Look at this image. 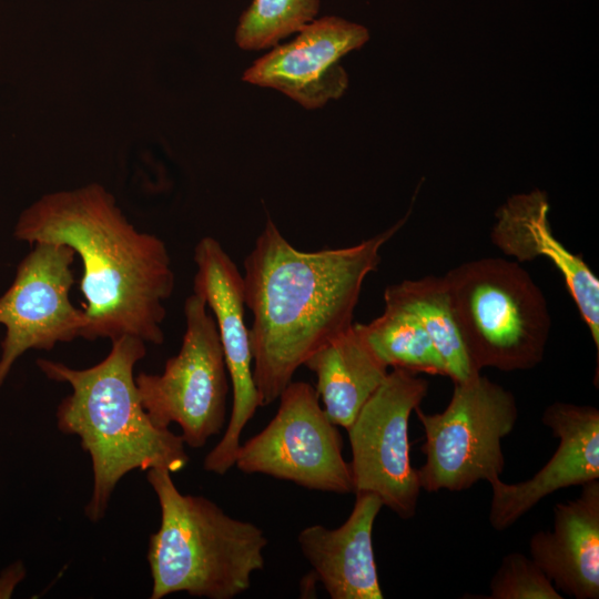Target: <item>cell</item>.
<instances>
[{
	"label": "cell",
	"instance_id": "cell-1",
	"mask_svg": "<svg viewBox=\"0 0 599 599\" xmlns=\"http://www.w3.org/2000/svg\"><path fill=\"white\" fill-rule=\"evenodd\" d=\"M406 222L347 247L296 250L267 220L244 260L245 306L261 407L278 399L296 369L353 324L366 276L380 248Z\"/></svg>",
	"mask_w": 599,
	"mask_h": 599
},
{
	"label": "cell",
	"instance_id": "cell-2",
	"mask_svg": "<svg viewBox=\"0 0 599 599\" xmlns=\"http://www.w3.org/2000/svg\"><path fill=\"white\" fill-rule=\"evenodd\" d=\"M13 235L31 245L63 244L80 256L81 337L112 342L131 335L163 343L164 302L175 285L166 245L138 231L102 185L43 195L21 213Z\"/></svg>",
	"mask_w": 599,
	"mask_h": 599
},
{
	"label": "cell",
	"instance_id": "cell-3",
	"mask_svg": "<svg viewBox=\"0 0 599 599\" xmlns=\"http://www.w3.org/2000/svg\"><path fill=\"white\" fill-rule=\"evenodd\" d=\"M145 355L143 339L124 335L89 368L37 359L49 379L72 388L57 407V426L77 435L91 458L93 489L84 514L93 522L104 517L116 484L128 473L162 468L172 474L189 461L181 435L156 427L141 404L133 369Z\"/></svg>",
	"mask_w": 599,
	"mask_h": 599
},
{
	"label": "cell",
	"instance_id": "cell-4",
	"mask_svg": "<svg viewBox=\"0 0 599 599\" xmlns=\"http://www.w3.org/2000/svg\"><path fill=\"white\" fill-rule=\"evenodd\" d=\"M146 479L161 509L160 527L148 548L150 598L184 591L232 599L245 592L252 575L264 569L268 542L264 531L229 516L203 496L180 493L166 469H148Z\"/></svg>",
	"mask_w": 599,
	"mask_h": 599
},
{
	"label": "cell",
	"instance_id": "cell-5",
	"mask_svg": "<svg viewBox=\"0 0 599 599\" xmlns=\"http://www.w3.org/2000/svg\"><path fill=\"white\" fill-rule=\"evenodd\" d=\"M444 278L475 373L528 370L542 362L550 313L542 291L517 261L481 257Z\"/></svg>",
	"mask_w": 599,
	"mask_h": 599
},
{
	"label": "cell",
	"instance_id": "cell-6",
	"mask_svg": "<svg viewBox=\"0 0 599 599\" xmlns=\"http://www.w3.org/2000/svg\"><path fill=\"white\" fill-rule=\"evenodd\" d=\"M453 383L443 412L414 410L425 437L417 476L427 493L463 491L500 477L506 463L501 440L518 419L515 395L480 373Z\"/></svg>",
	"mask_w": 599,
	"mask_h": 599
},
{
	"label": "cell",
	"instance_id": "cell-7",
	"mask_svg": "<svg viewBox=\"0 0 599 599\" xmlns=\"http://www.w3.org/2000/svg\"><path fill=\"white\" fill-rule=\"evenodd\" d=\"M184 316L179 353L162 374L141 372L134 380L151 422L159 428L177 424L184 444L200 448L224 427L227 369L214 316L201 295L185 300Z\"/></svg>",
	"mask_w": 599,
	"mask_h": 599
},
{
	"label": "cell",
	"instance_id": "cell-8",
	"mask_svg": "<svg viewBox=\"0 0 599 599\" xmlns=\"http://www.w3.org/2000/svg\"><path fill=\"white\" fill-rule=\"evenodd\" d=\"M428 387L417 374L392 368L346 429L353 493L376 495L402 519L415 516L422 490L410 463L408 429Z\"/></svg>",
	"mask_w": 599,
	"mask_h": 599
},
{
	"label": "cell",
	"instance_id": "cell-9",
	"mask_svg": "<svg viewBox=\"0 0 599 599\" xmlns=\"http://www.w3.org/2000/svg\"><path fill=\"white\" fill-rule=\"evenodd\" d=\"M311 384L291 382L281 393L271 422L240 445L234 465L242 473L267 475L306 489L353 493L338 426L329 420Z\"/></svg>",
	"mask_w": 599,
	"mask_h": 599
},
{
	"label": "cell",
	"instance_id": "cell-10",
	"mask_svg": "<svg viewBox=\"0 0 599 599\" xmlns=\"http://www.w3.org/2000/svg\"><path fill=\"white\" fill-rule=\"evenodd\" d=\"M74 251L63 244L39 242L20 262L10 287L0 296V387L14 362L28 349H45L81 337L83 309L73 306L71 264Z\"/></svg>",
	"mask_w": 599,
	"mask_h": 599
},
{
	"label": "cell",
	"instance_id": "cell-11",
	"mask_svg": "<svg viewBox=\"0 0 599 599\" xmlns=\"http://www.w3.org/2000/svg\"><path fill=\"white\" fill-rule=\"evenodd\" d=\"M193 293L213 313L232 385V409L226 430L203 461L204 470L226 474L235 461L241 435L260 405L253 377L250 329L244 321L243 275L219 241L202 237L194 248Z\"/></svg>",
	"mask_w": 599,
	"mask_h": 599
},
{
	"label": "cell",
	"instance_id": "cell-12",
	"mask_svg": "<svg viewBox=\"0 0 599 599\" xmlns=\"http://www.w3.org/2000/svg\"><path fill=\"white\" fill-rule=\"evenodd\" d=\"M540 419L558 438V446L531 478L516 484L504 483L500 477L488 481L493 491L488 520L496 531L514 526L555 491L599 479V409L554 402Z\"/></svg>",
	"mask_w": 599,
	"mask_h": 599
},
{
	"label": "cell",
	"instance_id": "cell-13",
	"mask_svg": "<svg viewBox=\"0 0 599 599\" xmlns=\"http://www.w3.org/2000/svg\"><path fill=\"white\" fill-rule=\"evenodd\" d=\"M368 38L366 28L338 17L313 20L293 41L256 60L243 80L276 89L306 109L319 108L345 92L348 78L338 61Z\"/></svg>",
	"mask_w": 599,
	"mask_h": 599
},
{
	"label": "cell",
	"instance_id": "cell-14",
	"mask_svg": "<svg viewBox=\"0 0 599 599\" xmlns=\"http://www.w3.org/2000/svg\"><path fill=\"white\" fill-rule=\"evenodd\" d=\"M545 192L516 194L496 212L490 232L494 245L518 263L548 260L561 274L566 287L599 354V280L581 255L570 252L554 234Z\"/></svg>",
	"mask_w": 599,
	"mask_h": 599
},
{
	"label": "cell",
	"instance_id": "cell-15",
	"mask_svg": "<svg viewBox=\"0 0 599 599\" xmlns=\"http://www.w3.org/2000/svg\"><path fill=\"white\" fill-rule=\"evenodd\" d=\"M383 507L376 495L358 494L339 527L312 525L300 531V549L332 599H383L373 548L374 522Z\"/></svg>",
	"mask_w": 599,
	"mask_h": 599
},
{
	"label": "cell",
	"instance_id": "cell-16",
	"mask_svg": "<svg viewBox=\"0 0 599 599\" xmlns=\"http://www.w3.org/2000/svg\"><path fill=\"white\" fill-rule=\"evenodd\" d=\"M530 558L555 588L576 599L599 598V479L554 507V529L529 540Z\"/></svg>",
	"mask_w": 599,
	"mask_h": 599
},
{
	"label": "cell",
	"instance_id": "cell-17",
	"mask_svg": "<svg viewBox=\"0 0 599 599\" xmlns=\"http://www.w3.org/2000/svg\"><path fill=\"white\" fill-rule=\"evenodd\" d=\"M304 366L316 377L315 390L325 414L345 429L388 374L358 323L319 347Z\"/></svg>",
	"mask_w": 599,
	"mask_h": 599
},
{
	"label": "cell",
	"instance_id": "cell-18",
	"mask_svg": "<svg viewBox=\"0 0 599 599\" xmlns=\"http://www.w3.org/2000/svg\"><path fill=\"white\" fill-rule=\"evenodd\" d=\"M384 301L408 311L419 321L453 382L479 374L473 370L468 359L444 276L429 275L392 284L384 292Z\"/></svg>",
	"mask_w": 599,
	"mask_h": 599
},
{
	"label": "cell",
	"instance_id": "cell-19",
	"mask_svg": "<svg viewBox=\"0 0 599 599\" xmlns=\"http://www.w3.org/2000/svg\"><path fill=\"white\" fill-rule=\"evenodd\" d=\"M361 329L389 368L447 376L444 362L419 321L408 311L385 303V309Z\"/></svg>",
	"mask_w": 599,
	"mask_h": 599
},
{
	"label": "cell",
	"instance_id": "cell-20",
	"mask_svg": "<svg viewBox=\"0 0 599 599\" xmlns=\"http://www.w3.org/2000/svg\"><path fill=\"white\" fill-rule=\"evenodd\" d=\"M318 10L319 0H253L240 19L236 43L244 50L276 45L312 22Z\"/></svg>",
	"mask_w": 599,
	"mask_h": 599
},
{
	"label": "cell",
	"instance_id": "cell-21",
	"mask_svg": "<svg viewBox=\"0 0 599 599\" xmlns=\"http://www.w3.org/2000/svg\"><path fill=\"white\" fill-rule=\"evenodd\" d=\"M489 599H562L564 596L538 567L521 552H510L489 582Z\"/></svg>",
	"mask_w": 599,
	"mask_h": 599
}]
</instances>
